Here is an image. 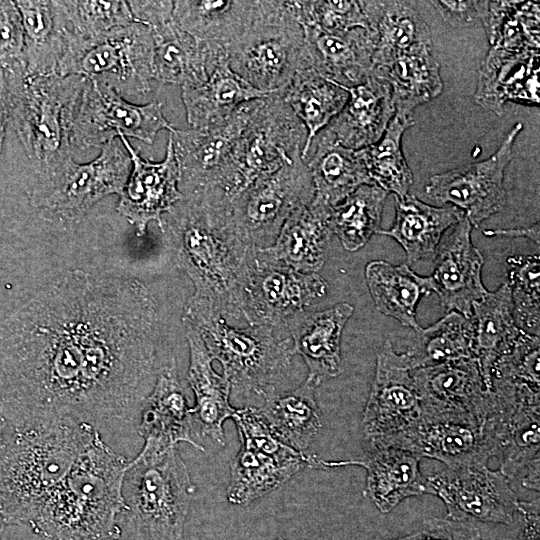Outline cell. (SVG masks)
Instances as JSON below:
<instances>
[{
	"label": "cell",
	"instance_id": "cell-1",
	"mask_svg": "<svg viewBox=\"0 0 540 540\" xmlns=\"http://www.w3.org/2000/svg\"><path fill=\"white\" fill-rule=\"evenodd\" d=\"M157 316L137 279L71 270L0 321L12 428L131 420L152 389Z\"/></svg>",
	"mask_w": 540,
	"mask_h": 540
},
{
	"label": "cell",
	"instance_id": "cell-2",
	"mask_svg": "<svg viewBox=\"0 0 540 540\" xmlns=\"http://www.w3.org/2000/svg\"><path fill=\"white\" fill-rule=\"evenodd\" d=\"M161 231L175 245L178 266L226 319L247 322L244 289L255 246L236 230L229 207L197 196H183L162 216Z\"/></svg>",
	"mask_w": 540,
	"mask_h": 540
},
{
	"label": "cell",
	"instance_id": "cell-3",
	"mask_svg": "<svg viewBox=\"0 0 540 540\" xmlns=\"http://www.w3.org/2000/svg\"><path fill=\"white\" fill-rule=\"evenodd\" d=\"M130 461L98 433L30 523L45 540L118 539Z\"/></svg>",
	"mask_w": 540,
	"mask_h": 540
},
{
	"label": "cell",
	"instance_id": "cell-4",
	"mask_svg": "<svg viewBox=\"0 0 540 540\" xmlns=\"http://www.w3.org/2000/svg\"><path fill=\"white\" fill-rule=\"evenodd\" d=\"M12 429L0 447V516L7 525H30L99 432L71 420Z\"/></svg>",
	"mask_w": 540,
	"mask_h": 540
},
{
	"label": "cell",
	"instance_id": "cell-5",
	"mask_svg": "<svg viewBox=\"0 0 540 540\" xmlns=\"http://www.w3.org/2000/svg\"><path fill=\"white\" fill-rule=\"evenodd\" d=\"M86 80L78 75L29 73L25 66L0 71L9 121L38 175L72 158L71 124Z\"/></svg>",
	"mask_w": 540,
	"mask_h": 540
},
{
	"label": "cell",
	"instance_id": "cell-6",
	"mask_svg": "<svg viewBox=\"0 0 540 540\" xmlns=\"http://www.w3.org/2000/svg\"><path fill=\"white\" fill-rule=\"evenodd\" d=\"M183 321L200 334L212 359L237 393L264 398L288 370L294 355L289 338L276 336L275 328L247 323L231 325L207 300L192 296Z\"/></svg>",
	"mask_w": 540,
	"mask_h": 540
},
{
	"label": "cell",
	"instance_id": "cell-7",
	"mask_svg": "<svg viewBox=\"0 0 540 540\" xmlns=\"http://www.w3.org/2000/svg\"><path fill=\"white\" fill-rule=\"evenodd\" d=\"M124 484L126 512L137 540H184L196 486L177 447L158 455L138 454Z\"/></svg>",
	"mask_w": 540,
	"mask_h": 540
},
{
	"label": "cell",
	"instance_id": "cell-8",
	"mask_svg": "<svg viewBox=\"0 0 540 540\" xmlns=\"http://www.w3.org/2000/svg\"><path fill=\"white\" fill-rule=\"evenodd\" d=\"M226 52L230 68L267 94L283 90L298 71L310 68L289 1L258 0L251 25Z\"/></svg>",
	"mask_w": 540,
	"mask_h": 540
},
{
	"label": "cell",
	"instance_id": "cell-9",
	"mask_svg": "<svg viewBox=\"0 0 540 540\" xmlns=\"http://www.w3.org/2000/svg\"><path fill=\"white\" fill-rule=\"evenodd\" d=\"M131 158L121 139L101 147L97 158L79 164L73 158L38 175L30 204L54 220L75 223L101 199L120 195L131 170Z\"/></svg>",
	"mask_w": 540,
	"mask_h": 540
},
{
	"label": "cell",
	"instance_id": "cell-10",
	"mask_svg": "<svg viewBox=\"0 0 540 540\" xmlns=\"http://www.w3.org/2000/svg\"><path fill=\"white\" fill-rule=\"evenodd\" d=\"M307 131L276 91L260 98L232 158L227 200L301 156Z\"/></svg>",
	"mask_w": 540,
	"mask_h": 540
},
{
	"label": "cell",
	"instance_id": "cell-11",
	"mask_svg": "<svg viewBox=\"0 0 540 540\" xmlns=\"http://www.w3.org/2000/svg\"><path fill=\"white\" fill-rule=\"evenodd\" d=\"M259 99L242 104L213 126L188 130L173 127L169 131L183 196H202L228 204L232 158Z\"/></svg>",
	"mask_w": 540,
	"mask_h": 540
},
{
	"label": "cell",
	"instance_id": "cell-12",
	"mask_svg": "<svg viewBox=\"0 0 540 540\" xmlns=\"http://www.w3.org/2000/svg\"><path fill=\"white\" fill-rule=\"evenodd\" d=\"M313 196L311 175L299 156L249 185L231 201L229 213L246 242L266 248L275 242L288 217Z\"/></svg>",
	"mask_w": 540,
	"mask_h": 540
},
{
	"label": "cell",
	"instance_id": "cell-13",
	"mask_svg": "<svg viewBox=\"0 0 540 540\" xmlns=\"http://www.w3.org/2000/svg\"><path fill=\"white\" fill-rule=\"evenodd\" d=\"M172 128L160 102L134 104L110 86L87 79L73 114L70 141L82 151L101 148L119 136L152 144L160 130Z\"/></svg>",
	"mask_w": 540,
	"mask_h": 540
},
{
	"label": "cell",
	"instance_id": "cell-14",
	"mask_svg": "<svg viewBox=\"0 0 540 540\" xmlns=\"http://www.w3.org/2000/svg\"><path fill=\"white\" fill-rule=\"evenodd\" d=\"M153 59L151 29L134 21L83 50L64 76L78 75L106 84L122 97H143L155 82Z\"/></svg>",
	"mask_w": 540,
	"mask_h": 540
},
{
	"label": "cell",
	"instance_id": "cell-15",
	"mask_svg": "<svg viewBox=\"0 0 540 540\" xmlns=\"http://www.w3.org/2000/svg\"><path fill=\"white\" fill-rule=\"evenodd\" d=\"M326 280L271 260L254 247L244 289V316L248 323L286 327L297 314L323 298Z\"/></svg>",
	"mask_w": 540,
	"mask_h": 540
},
{
	"label": "cell",
	"instance_id": "cell-16",
	"mask_svg": "<svg viewBox=\"0 0 540 540\" xmlns=\"http://www.w3.org/2000/svg\"><path fill=\"white\" fill-rule=\"evenodd\" d=\"M412 370L406 352L397 353L389 341L382 345L361 420L365 444H384L420 421L422 406Z\"/></svg>",
	"mask_w": 540,
	"mask_h": 540
},
{
	"label": "cell",
	"instance_id": "cell-17",
	"mask_svg": "<svg viewBox=\"0 0 540 540\" xmlns=\"http://www.w3.org/2000/svg\"><path fill=\"white\" fill-rule=\"evenodd\" d=\"M426 480L427 494L444 502L448 518L506 525L517 520L520 501L500 470L487 465L446 468Z\"/></svg>",
	"mask_w": 540,
	"mask_h": 540
},
{
	"label": "cell",
	"instance_id": "cell-18",
	"mask_svg": "<svg viewBox=\"0 0 540 540\" xmlns=\"http://www.w3.org/2000/svg\"><path fill=\"white\" fill-rule=\"evenodd\" d=\"M382 445L438 460L447 468L486 465L497 451L492 416L459 414H422L415 427Z\"/></svg>",
	"mask_w": 540,
	"mask_h": 540
},
{
	"label": "cell",
	"instance_id": "cell-19",
	"mask_svg": "<svg viewBox=\"0 0 540 540\" xmlns=\"http://www.w3.org/2000/svg\"><path fill=\"white\" fill-rule=\"evenodd\" d=\"M522 129L523 124L516 123L489 158L432 176L425 187L427 196L441 206L456 207L478 228L506 204L504 173Z\"/></svg>",
	"mask_w": 540,
	"mask_h": 540
},
{
	"label": "cell",
	"instance_id": "cell-20",
	"mask_svg": "<svg viewBox=\"0 0 540 540\" xmlns=\"http://www.w3.org/2000/svg\"><path fill=\"white\" fill-rule=\"evenodd\" d=\"M499 470L508 478L522 477V485L539 492V395L504 389L491 390Z\"/></svg>",
	"mask_w": 540,
	"mask_h": 540
},
{
	"label": "cell",
	"instance_id": "cell-21",
	"mask_svg": "<svg viewBox=\"0 0 540 540\" xmlns=\"http://www.w3.org/2000/svg\"><path fill=\"white\" fill-rule=\"evenodd\" d=\"M119 138L130 155L132 166L119 195L117 211L141 236L151 221H156L161 229L162 216L183 198L178 187V164L170 137L165 158L157 163L143 159L124 136Z\"/></svg>",
	"mask_w": 540,
	"mask_h": 540
},
{
	"label": "cell",
	"instance_id": "cell-22",
	"mask_svg": "<svg viewBox=\"0 0 540 540\" xmlns=\"http://www.w3.org/2000/svg\"><path fill=\"white\" fill-rule=\"evenodd\" d=\"M422 414L473 415L488 419L495 400L475 358L412 370Z\"/></svg>",
	"mask_w": 540,
	"mask_h": 540
},
{
	"label": "cell",
	"instance_id": "cell-23",
	"mask_svg": "<svg viewBox=\"0 0 540 540\" xmlns=\"http://www.w3.org/2000/svg\"><path fill=\"white\" fill-rule=\"evenodd\" d=\"M471 230L472 225L464 215L442 237L430 276L433 292L446 311H456L466 318L472 316L473 304L488 292L481 277L484 258L471 241Z\"/></svg>",
	"mask_w": 540,
	"mask_h": 540
},
{
	"label": "cell",
	"instance_id": "cell-24",
	"mask_svg": "<svg viewBox=\"0 0 540 540\" xmlns=\"http://www.w3.org/2000/svg\"><path fill=\"white\" fill-rule=\"evenodd\" d=\"M421 457L401 447L365 444L361 458L341 461L319 459V468L357 465L366 470L363 495L389 513L400 502L427 494V480L420 471Z\"/></svg>",
	"mask_w": 540,
	"mask_h": 540
},
{
	"label": "cell",
	"instance_id": "cell-25",
	"mask_svg": "<svg viewBox=\"0 0 540 540\" xmlns=\"http://www.w3.org/2000/svg\"><path fill=\"white\" fill-rule=\"evenodd\" d=\"M138 433L144 439L140 455L152 456L177 447L180 442L204 451L191 435L192 417L174 366L162 368L143 401Z\"/></svg>",
	"mask_w": 540,
	"mask_h": 540
},
{
	"label": "cell",
	"instance_id": "cell-26",
	"mask_svg": "<svg viewBox=\"0 0 540 540\" xmlns=\"http://www.w3.org/2000/svg\"><path fill=\"white\" fill-rule=\"evenodd\" d=\"M301 27L311 69L346 88L368 78L375 49V37L369 29L332 33L313 25Z\"/></svg>",
	"mask_w": 540,
	"mask_h": 540
},
{
	"label": "cell",
	"instance_id": "cell-27",
	"mask_svg": "<svg viewBox=\"0 0 540 540\" xmlns=\"http://www.w3.org/2000/svg\"><path fill=\"white\" fill-rule=\"evenodd\" d=\"M354 307L339 303L331 308L301 312L286 327L292 339V351L308 367L307 381L318 387L341 373V336Z\"/></svg>",
	"mask_w": 540,
	"mask_h": 540
},
{
	"label": "cell",
	"instance_id": "cell-28",
	"mask_svg": "<svg viewBox=\"0 0 540 540\" xmlns=\"http://www.w3.org/2000/svg\"><path fill=\"white\" fill-rule=\"evenodd\" d=\"M539 50L490 47L479 69L476 104L498 115L506 102L539 104Z\"/></svg>",
	"mask_w": 540,
	"mask_h": 540
},
{
	"label": "cell",
	"instance_id": "cell-29",
	"mask_svg": "<svg viewBox=\"0 0 540 540\" xmlns=\"http://www.w3.org/2000/svg\"><path fill=\"white\" fill-rule=\"evenodd\" d=\"M153 71L158 83L192 87L204 83L228 58L225 49L197 42L170 18L152 26Z\"/></svg>",
	"mask_w": 540,
	"mask_h": 540
},
{
	"label": "cell",
	"instance_id": "cell-30",
	"mask_svg": "<svg viewBox=\"0 0 540 540\" xmlns=\"http://www.w3.org/2000/svg\"><path fill=\"white\" fill-rule=\"evenodd\" d=\"M344 88L348 101L325 129L341 146L360 150L379 141L395 116L391 87L370 73L362 84Z\"/></svg>",
	"mask_w": 540,
	"mask_h": 540
},
{
	"label": "cell",
	"instance_id": "cell-31",
	"mask_svg": "<svg viewBox=\"0 0 540 540\" xmlns=\"http://www.w3.org/2000/svg\"><path fill=\"white\" fill-rule=\"evenodd\" d=\"M319 458L293 450L271 454L241 445L230 463L226 496L230 504L247 506L288 482L302 469L319 468Z\"/></svg>",
	"mask_w": 540,
	"mask_h": 540
},
{
	"label": "cell",
	"instance_id": "cell-32",
	"mask_svg": "<svg viewBox=\"0 0 540 540\" xmlns=\"http://www.w3.org/2000/svg\"><path fill=\"white\" fill-rule=\"evenodd\" d=\"M302 160L312 179V203L327 209L331 210L359 186L373 184L358 150L341 146L325 128L313 138Z\"/></svg>",
	"mask_w": 540,
	"mask_h": 540
},
{
	"label": "cell",
	"instance_id": "cell-33",
	"mask_svg": "<svg viewBox=\"0 0 540 540\" xmlns=\"http://www.w3.org/2000/svg\"><path fill=\"white\" fill-rule=\"evenodd\" d=\"M183 323L190 355L188 382L195 396V405L190 408L192 422L201 435L224 446L223 424L235 411L229 402L231 384L213 369V359L198 331L189 323Z\"/></svg>",
	"mask_w": 540,
	"mask_h": 540
},
{
	"label": "cell",
	"instance_id": "cell-34",
	"mask_svg": "<svg viewBox=\"0 0 540 540\" xmlns=\"http://www.w3.org/2000/svg\"><path fill=\"white\" fill-rule=\"evenodd\" d=\"M63 34V53L57 74L64 76L69 64L87 47L134 22L127 1H53Z\"/></svg>",
	"mask_w": 540,
	"mask_h": 540
},
{
	"label": "cell",
	"instance_id": "cell-35",
	"mask_svg": "<svg viewBox=\"0 0 540 540\" xmlns=\"http://www.w3.org/2000/svg\"><path fill=\"white\" fill-rule=\"evenodd\" d=\"M330 209L312 201L297 208L283 224L275 242L258 248L265 257L303 273H316L326 260L332 236Z\"/></svg>",
	"mask_w": 540,
	"mask_h": 540
},
{
	"label": "cell",
	"instance_id": "cell-36",
	"mask_svg": "<svg viewBox=\"0 0 540 540\" xmlns=\"http://www.w3.org/2000/svg\"><path fill=\"white\" fill-rule=\"evenodd\" d=\"M258 0L173 1L176 25L197 42L225 50L251 25Z\"/></svg>",
	"mask_w": 540,
	"mask_h": 540
},
{
	"label": "cell",
	"instance_id": "cell-37",
	"mask_svg": "<svg viewBox=\"0 0 540 540\" xmlns=\"http://www.w3.org/2000/svg\"><path fill=\"white\" fill-rule=\"evenodd\" d=\"M464 214L454 206H432L413 195L395 196V220L390 229L377 234L396 240L404 249L409 265L435 255L445 232Z\"/></svg>",
	"mask_w": 540,
	"mask_h": 540
},
{
	"label": "cell",
	"instance_id": "cell-38",
	"mask_svg": "<svg viewBox=\"0 0 540 540\" xmlns=\"http://www.w3.org/2000/svg\"><path fill=\"white\" fill-rule=\"evenodd\" d=\"M371 73L391 87L395 115L413 118V110L438 97L443 91L440 65L431 46H421L395 55L384 64L372 67Z\"/></svg>",
	"mask_w": 540,
	"mask_h": 540
},
{
	"label": "cell",
	"instance_id": "cell-39",
	"mask_svg": "<svg viewBox=\"0 0 540 540\" xmlns=\"http://www.w3.org/2000/svg\"><path fill=\"white\" fill-rule=\"evenodd\" d=\"M473 356L483 381L491 390V372L497 360L508 353L521 329L513 317L511 290L504 282L497 290L487 292L472 306Z\"/></svg>",
	"mask_w": 540,
	"mask_h": 540
},
{
	"label": "cell",
	"instance_id": "cell-40",
	"mask_svg": "<svg viewBox=\"0 0 540 540\" xmlns=\"http://www.w3.org/2000/svg\"><path fill=\"white\" fill-rule=\"evenodd\" d=\"M368 28L375 37L372 67L384 64L400 53L432 46L425 20L407 1H360Z\"/></svg>",
	"mask_w": 540,
	"mask_h": 540
},
{
	"label": "cell",
	"instance_id": "cell-41",
	"mask_svg": "<svg viewBox=\"0 0 540 540\" xmlns=\"http://www.w3.org/2000/svg\"><path fill=\"white\" fill-rule=\"evenodd\" d=\"M187 122L194 129L207 128L228 118L242 104L266 97L237 75L223 60L208 79L197 86L181 87Z\"/></svg>",
	"mask_w": 540,
	"mask_h": 540
},
{
	"label": "cell",
	"instance_id": "cell-42",
	"mask_svg": "<svg viewBox=\"0 0 540 540\" xmlns=\"http://www.w3.org/2000/svg\"><path fill=\"white\" fill-rule=\"evenodd\" d=\"M365 277L378 311L416 333L421 330L416 308L423 296L433 292L430 276L416 274L407 264L392 265L377 260L367 264Z\"/></svg>",
	"mask_w": 540,
	"mask_h": 540
},
{
	"label": "cell",
	"instance_id": "cell-43",
	"mask_svg": "<svg viewBox=\"0 0 540 540\" xmlns=\"http://www.w3.org/2000/svg\"><path fill=\"white\" fill-rule=\"evenodd\" d=\"M316 386L309 381L296 389L266 395L259 409L276 437L295 450L305 452L322 429Z\"/></svg>",
	"mask_w": 540,
	"mask_h": 540
},
{
	"label": "cell",
	"instance_id": "cell-44",
	"mask_svg": "<svg viewBox=\"0 0 540 540\" xmlns=\"http://www.w3.org/2000/svg\"><path fill=\"white\" fill-rule=\"evenodd\" d=\"M281 91L284 100L307 131L301 152L303 159L313 138L340 113L349 94L343 86L322 77L311 68L298 71Z\"/></svg>",
	"mask_w": 540,
	"mask_h": 540
},
{
	"label": "cell",
	"instance_id": "cell-45",
	"mask_svg": "<svg viewBox=\"0 0 540 540\" xmlns=\"http://www.w3.org/2000/svg\"><path fill=\"white\" fill-rule=\"evenodd\" d=\"M15 4L24 30L25 69L29 73H57L64 43L53 1L25 0Z\"/></svg>",
	"mask_w": 540,
	"mask_h": 540
},
{
	"label": "cell",
	"instance_id": "cell-46",
	"mask_svg": "<svg viewBox=\"0 0 540 540\" xmlns=\"http://www.w3.org/2000/svg\"><path fill=\"white\" fill-rule=\"evenodd\" d=\"M388 194L375 184H363L331 209L330 228L347 251L362 248L379 231Z\"/></svg>",
	"mask_w": 540,
	"mask_h": 540
},
{
	"label": "cell",
	"instance_id": "cell-47",
	"mask_svg": "<svg viewBox=\"0 0 540 540\" xmlns=\"http://www.w3.org/2000/svg\"><path fill=\"white\" fill-rule=\"evenodd\" d=\"M490 47L539 50V3L484 1L480 17Z\"/></svg>",
	"mask_w": 540,
	"mask_h": 540
},
{
	"label": "cell",
	"instance_id": "cell-48",
	"mask_svg": "<svg viewBox=\"0 0 540 540\" xmlns=\"http://www.w3.org/2000/svg\"><path fill=\"white\" fill-rule=\"evenodd\" d=\"M417 333V342L406 351L413 369L474 358L471 319L456 311Z\"/></svg>",
	"mask_w": 540,
	"mask_h": 540
},
{
	"label": "cell",
	"instance_id": "cell-49",
	"mask_svg": "<svg viewBox=\"0 0 540 540\" xmlns=\"http://www.w3.org/2000/svg\"><path fill=\"white\" fill-rule=\"evenodd\" d=\"M414 119L394 116L376 143L358 150L371 182L396 197L408 194L413 174L404 157L401 141Z\"/></svg>",
	"mask_w": 540,
	"mask_h": 540
},
{
	"label": "cell",
	"instance_id": "cell-50",
	"mask_svg": "<svg viewBox=\"0 0 540 540\" xmlns=\"http://www.w3.org/2000/svg\"><path fill=\"white\" fill-rule=\"evenodd\" d=\"M540 259L538 254L508 258V284L516 325L539 336Z\"/></svg>",
	"mask_w": 540,
	"mask_h": 540
},
{
	"label": "cell",
	"instance_id": "cell-51",
	"mask_svg": "<svg viewBox=\"0 0 540 540\" xmlns=\"http://www.w3.org/2000/svg\"><path fill=\"white\" fill-rule=\"evenodd\" d=\"M291 11L300 25H313L332 33L354 28H368L360 1H289Z\"/></svg>",
	"mask_w": 540,
	"mask_h": 540
},
{
	"label": "cell",
	"instance_id": "cell-52",
	"mask_svg": "<svg viewBox=\"0 0 540 540\" xmlns=\"http://www.w3.org/2000/svg\"><path fill=\"white\" fill-rule=\"evenodd\" d=\"M25 66L24 30L15 1H0V71Z\"/></svg>",
	"mask_w": 540,
	"mask_h": 540
},
{
	"label": "cell",
	"instance_id": "cell-53",
	"mask_svg": "<svg viewBox=\"0 0 540 540\" xmlns=\"http://www.w3.org/2000/svg\"><path fill=\"white\" fill-rule=\"evenodd\" d=\"M388 540H482V537L474 523L447 517L426 519L414 532Z\"/></svg>",
	"mask_w": 540,
	"mask_h": 540
},
{
	"label": "cell",
	"instance_id": "cell-54",
	"mask_svg": "<svg viewBox=\"0 0 540 540\" xmlns=\"http://www.w3.org/2000/svg\"><path fill=\"white\" fill-rule=\"evenodd\" d=\"M430 3L444 21L453 27H466L480 19L484 1L434 0Z\"/></svg>",
	"mask_w": 540,
	"mask_h": 540
},
{
	"label": "cell",
	"instance_id": "cell-55",
	"mask_svg": "<svg viewBox=\"0 0 540 540\" xmlns=\"http://www.w3.org/2000/svg\"><path fill=\"white\" fill-rule=\"evenodd\" d=\"M135 22L152 26L173 17V1H127Z\"/></svg>",
	"mask_w": 540,
	"mask_h": 540
},
{
	"label": "cell",
	"instance_id": "cell-56",
	"mask_svg": "<svg viewBox=\"0 0 540 540\" xmlns=\"http://www.w3.org/2000/svg\"><path fill=\"white\" fill-rule=\"evenodd\" d=\"M519 540H539V499L520 501L517 520Z\"/></svg>",
	"mask_w": 540,
	"mask_h": 540
},
{
	"label": "cell",
	"instance_id": "cell-57",
	"mask_svg": "<svg viewBox=\"0 0 540 540\" xmlns=\"http://www.w3.org/2000/svg\"><path fill=\"white\" fill-rule=\"evenodd\" d=\"M540 228L539 222L529 227L514 228V229H492L484 230L483 234L487 237L505 236V237H525L537 245L540 243Z\"/></svg>",
	"mask_w": 540,
	"mask_h": 540
},
{
	"label": "cell",
	"instance_id": "cell-58",
	"mask_svg": "<svg viewBox=\"0 0 540 540\" xmlns=\"http://www.w3.org/2000/svg\"><path fill=\"white\" fill-rule=\"evenodd\" d=\"M9 121L8 109L5 103L4 95L0 88V153L2 150V144L5 137V129L7 122Z\"/></svg>",
	"mask_w": 540,
	"mask_h": 540
},
{
	"label": "cell",
	"instance_id": "cell-59",
	"mask_svg": "<svg viewBox=\"0 0 540 540\" xmlns=\"http://www.w3.org/2000/svg\"><path fill=\"white\" fill-rule=\"evenodd\" d=\"M8 422L7 420L4 418V416L0 413V447L1 445L3 444L4 440H5V431L8 427Z\"/></svg>",
	"mask_w": 540,
	"mask_h": 540
},
{
	"label": "cell",
	"instance_id": "cell-60",
	"mask_svg": "<svg viewBox=\"0 0 540 540\" xmlns=\"http://www.w3.org/2000/svg\"><path fill=\"white\" fill-rule=\"evenodd\" d=\"M6 526L7 524L5 523L4 519L0 516V540H2L1 536Z\"/></svg>",
	"mask_w": 540,
	"mask_h": 540
},
{
	"label": "cell",
	"instance_id": "cell-61",
	"mask_svg": "<svg viewBox=\"0 0 540 540\" xmlns=\"http://www.w3.org/2000/svg\"><path fill=\"white\" fill-rule=\"evenodd\" d=\"M275 540H289V539H285V538H277Z\"/></svg>",
	"mask_w": 540,
	"mask_h": 540
}]
</instances>
